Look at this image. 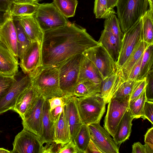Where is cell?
Returning <instances> with one entry per match:
<instances>
[{
  "mask_svg": "<svg viewBox=\"0 0 153 153\" xmlns=\"http://www.w3.org/2000/svg\"><path fill=\"white\" fill-rule=\"evenodd\" d=\"M145 88L137 98L129 102V108L134 118L138 119L142 117L144 106L146 100Z\"/></svg>",
  "mask_w": 153,
  "mask_h": 153,
  "instance_id": "obj_33",
  "label": "cell"
},
{
  "mask_svg": "<svg viewBox=\"0 0 153 153\" xmlns=\"http://www.w3.org/2000/svg\"><path fill=\"white\" fill-rule=\"evenodd\" d=\"M143 55V54L132 67L126 80L137 79L140 72Z\"/></svg>",
  "mask_w": 153,
  "mask_h": 153,
  "instance_id": "obj_42",
  "label": "cell"
},
{
  "mask_svg": "<svg viewBox=\"0 0 153 153\" xmlns=\"http://www.w3.org/2000/svg\"><path fill=\"white\" fill-rule=\"evenodd\" d=\"M149 45L143 39L140 40L135 46L125 62L119 68L126 81L132 67L143 55Z\"/></svg>",
  "mask_w": 153,
  "mask_h": 153,
  "instance_id": "obj_24",
  "label": "cell"
},
{
  "mask_svg": "<svg viewBox=\"0 0 153 153\" xmlns=\"http://www.w3.org/2000/svg\"><path fill=\"white\" fill-rule=\"evenodd\" d=\"M62 96L65 102L64 112L69 126L71 140H74L83 124L78 111L76 97L71 94Z\"/></svg>",
  "mask_w": 153,
  "mask_h": 153,
  "instance_id": "obj_16",
  "label": "cell"
},
{
  "mask_svg": "<svg viewBox=\"0 0 153 153\" xmlns=\"http://www.w3.org/2000/svg\"><path fill=\"white\" fill-rule=\"evenodd\" d=\"M11 153H43V143L39 137L25 128L15 137Z\"/></svg>",
  "mask_w": 153,
  "mask_h": 153,
  "instance_id": "obj_11",
  "label": "cell"
},
{
  "mask_svg": "<svg viewBox=\"0 0 153 153\" xmlns=\"http://www.w3.org/2000/svg\"><path fill=\"white\" fill-rule=\"evenodd\" d=\"M135 81L129 80L125 81L112 97L124 98L130 96Z\"/></svg>",
  "mask_w": 153,
  "mask_h": 153,
  "instance_id": "obj_38",
  "label": "cell"
},
{
  "mask_svg": "<svg viewBox=\"0 0 153 153\" xmlns=\"http://www.w3.org/2000/svg\"><path fill=\"white\" fill-rule=\"evenodd\" d=\"M53 3L66 18L75 15L78 3L77 0H53Z\"/></svg>",
  "mask_w": 153,
  "mask_h": 153,
  "instance_id": "obj_32",
  "label": "cell"
},
{
  "mask_svg": "<svg viewBox=\"0 0 153 153\" xmlns=\"http://www.w3.org/2000/svg\"><path fill=\"white\" fill-rule=\"evenodd\" d=\"M64 106H58L50 111L51 118L53 123L54 126L57 122L61 114L63 111Z\"/></svg>",
  "mask_w": 153,
  "mask_h": 153,
  "instance_id": "obj_45",
  "label": "cell"
},
{
  "mask_svg": "<svg viewBox=\"0 0 153 153\" xmlns=\"http://www.w3.org/2000/svg\"><path fill=\"white\" fill-rule=\"evenodd\" d=\"M126 80L120 69L109 77L103 79L102 82L100 94L106 104L115 94L121 85Z\"/></svg>",
  "mask_w": 153,
  "mask_h": 153,
  "instance_id": "obj_20",
  "label": "cell"
},
{
  "mask_svg": "<svg viewBox=\"0 0 153 153\" xmlns=\"http://www.w3.org/2000/svg\"><path fill=\"white\" fill-rule=\"evenodd\" d=\"M32 85L45 99L62 96L58 70L55 66H41L27 74Z\"/></svg>",
  "mask_w": 153,
  "mask_h": 153,
  "instance_id": "obj_2",
  "label": "cell"
},
{
  "mask_svg": "<svg viewBox=\"0 0 153 153\" xmlns=\"http://www.w3.org/2000/svg\"><path fill=\"white\" fill-rule=\"evenodd\" d=\"M32 85L27 74L16 81L6 93L0 99V114L12 110L19 95Z\"/></svg>",
  "mask_w": 153,
  "mask_h": 153,
  "instance_id": "obj_13",
  "label": "cell"
},
{
  "mask_svg": "<svg viewBox=\"0 0 153 153\" xmlns=\"http://www.w3.org/2000/svg\"><path fill=\"white\" fill-rule=\"evenodd\" d=\"M15 76H7L0 74V99L6 93L16 81Z\"/></svg>",
  "mask_w": 153,
  "mask_h": 153,
  "instance_id": "obj_37",
  "label": "cell"
},
{
  "mask_svg": "<svg viewBox=\"0 0 153 153\" xmlns=\"http://www.w3.org/2000/svg\"><path fill=\"white\" fill-rule=\"evenodd\" d=\"M147 84L146 77L136 80L130 95L129 102L134 100L140 94Z\"/></svg>",
  "mask_w": 153,
  "mask_h": 153,
  "instance_id": "obj_39",
  "label": "cell"
},
{
  "mask_svg": "<svg viewBox=\"0 0 153 153\" xmlns=\"http://www.w3.org/2000/svg\"><path fill=\"white\" fill-rule=\"evenodd\" d=\"M90 138L102 153H119L118 145L100 122L89 124Z\"/></svg>",
  "mask_w": 153,
  "mask_h": 153,
  "instance_id": "obj_12",
  "label": "cell"
},
{
  "mask_svg": "<svg viewBox=\"0 0 153 153\" xmlns=\"http://www.w3.org/2000/svg\"><path fill=\"white\" fill-rule=\"evenodd\" d=\"M94 12L97 19H106L112 14L116 13L114 9L108 8L107 0H95Z\"/></svg>",
  "mask_w": 153,
  "mask_h": 153,
  "instance_id": "obj_36",
  "label": "cell"
},
{
  "mask_svg": "<svg viewBox=\"0 0 153 153\" xmlns=\"http://www.w3.org/2000/svg\"><path fill=\"white\" fill-rule=\"evenodd\" d=\"M118 0H107L108 8L111 10H114V8L116 6Z\"/></svg>",
  "mask_w": 153,
  "mask_h": 153,
  "instance_id": "obj_50",
  "label": "cell"
},
{
  "mask_svg": "<svg viewBox=\"0 0 153 153\" xmlns=\"http://www.w3.org/2000/svg\"><path fill=\"white\" fill-rule=\"evenodd\" d=\"M101 44L74 23L44 32L41 45L42 66H54L75 55Z\"/></svg>",
  "mask_w": 153,
  "mask_h": 153,
  "instance_id": "obj_1",
  "label": "cell"
},
{
  "mask_svg": "<svg viewBox=\"0 0 153 153\" xmlns=\"http://www.w3.org/2000/svg\"><path fill=\"white\" fill-rule=\"evenodd\" d=\"M18 21L30 42H39L41 43L44 31L33 15H27L13 17Z\"/></svg>",
  "mask_w": 153,
  "mask_h": 153,
  "instance_id": "obj_17",
  "label": "cell"
},
{
  "mask_svg": "<svg viewBox=\"0 0 153 153\" xmlns=\"http://www.w3.org/2000/svg\"><path fill=\"white\" fill-rule=\"evenodd\" d=\"M153 10L149 9L142 17L143 40L148 44H153Z\"/></svg>",
  "mask_w": 153,
  "mask_h": 153,
  "instance_id": "obj_29",
  "label": "cell"
},
{
  "mask_svg": "<svg viewBox=\"0 0 153 153\" xmlns=\"http://www.w3.org/2000/svg\"><path fill=\"white\" fill-rule=\"evenodd\" d=\"M0 153H11V152L3 148H0Z\"/></svg>",
  "mask_w": 153,
  "mask_h": 153,
  "instance_id": "obj_53",
  "label": "cell"
},
{
  "mask_svg": "<svg viewBox=\"0 0 153 153\" xmlns=\"http://www.w3.org/2000/svg\"><path fill=\"white\" fill-rule=\"evenodd\" d=\"M33 15L44 32L67 25L70 22L53 2L39 4Z\"/></svg>",
  "mask_w": 153,
  "mask_h": 153,
  "instance_id": "obj_6",
  "label": "cell"
},
{
  "mask_svg": "<svg viewBox=\"0 0 153 153\" xmlns=\"http://www.w3.org/2000/svg\"><path fill=\"white\" fill-rule=\"evenodd\" d=\"M39 94L32 85L19 95L12 110L18 113L23 119L27 112Z\"/></svg>",
  "mask_w": 153,
  "mask_h": 153,
  "instance_id": "obj_21",
  "label": "cell"
},
{
  "mask_svg": "<svg viewBox=\"0 0 153 153\" xmlns=\"http://www.w3.org/2000/svg\"><path fill=\"white\" fill-rule=\"evenodd\" d=\"M90 136L88 125L82 124L79 128L74 140L79 153H86Z\"/></svg>",
  "mask_w": 153,
  "mask_h": 153,
  "instance_id": "obj_31",
  "label": "cell"
},
{
  "mask_svg": "<svg viewBox=\"0 0 153 153\" xmlns=\"http://www.w3.org/2000/svg\"><path fill=\"white\" fill-rule=\"evenodd\" d=\"M45 99L39 94L22 120L23 128L38 136L43 144L42 113Z\"/></svg>",
  "mask_w": 153,
  "mask_h": 153,
  "instance_id": "obj_10",
  "label": "cell"
},
{
  "mask_svg": "<svg viewBox=\"0 0 153 153\" xmlns=\"http://www.w3.org/2000/svg\"><path fill=\"white\" fill-rule=\"evenodd\" d=\"M13 3V0H0V11L10 12Z\"/></svg>",
  "mask_w": 153,
  "mask_h": 153,
  "instance_id": "obj_46",
  "label": "cell"
},
{
  "mask_svg": "<svg viewBox=\"0 0 153 153\" xmlns=\"http://www.w3.org/2000/svg\"><path fill=\"white\" fill-rule=\"evenodd\" d=\"M8 13L0 11V24L4 20Z\"/></svg>",
  "mask_w": 153,
  "mask_h": 153,
  "instance_id": "obj_52",
  "label": "cell"
},
{
  "mask_svg": "<svg viewBox=\"0 0 153 153\" xmlns=\"http://www.w3.org/2000/svg\"><path fill=\"white\" fill-rule=\"evenodd\" d=\"M153 44L149 45L145 51L143 56L140 72L137 79L146 77L153 69Z\"/></svg>",
  "mask_w": 153,
  "mask_h": 153,
  "instance_id": "obj_30",
  "label": "cell"
},
{
  "mask_svg": "<svg viewBox=\"0 0 153 153\" xmlns=\"http://www.w3.org/2000/svg\"><path fill=\"white\" fill-rule=\"evenodd\" d=\"M101 86L88 81L78 83L75 87L72 95L77 97H88L100 93Z\"/></svg>",
  "mask_w": 153,
  "mask_h": 153,
  "instance_id": "obj_27",
  "label": "cell"
},
{
  "mask_svg": "<svg viewBox=\"0 0 153 153\" xmlns=\"http://www.w3.org/2000/svg\"><path fill=\"white\" fill-rule=\"evenodd\" d=\"M147 84L145 88V94L147 101L153 102V69L146 76Z\"/></svg>",
  "mask_w": 153,
  "mask_h": 153,
  "instance_id": "obj_40",
  "label": "cell"
},
{
  "mask_svg": "<svg viewBox=\"0 0 153 153\" xmlns=\"http://www.w3.org/2000/svg\"><path fill=\"white\" fill-rule=\"evenodd\" d=\"M142 17L123 33L120 49L117 62V69L122 66L133 49L141 39H143Z\"/></svg>",
  "mask_w": 153,
  "mask_h": 153,
  "instance_id": "obj_9",
  "label": "cell"
},
{
  "mask_svg": "<svg viewBox=\"0 0 153 153\" xmlns=\"http://www.w3.org/2000/svg\"><path fill=\"white\" fill-rule=\"evenodd\" d=\"M134 119V117L128 107L112 137L113 139L118 145H120L129 139L131 131L132 122Z\"/></svg>",
  "mask_w": 153,
  "mask_h": 153,
  "instance_id": "obj_22",
  "label": "cell"
},
{
  "mask_svg": "<svg viewBox=\"0 0 153 153\" xmlns=\"http://www.w3.org/2000/svg\"><path fill=\"white\" fill-rule=\"evenodd\" d=\"M104 27V30L111 33L121 41L123 33L122 31L118 19L115 14H112L105 19Z\"/></svg>",
  "mask_w": 153,
  "mask_h": 153,
  "instance_id": "obj_34",
  "label": "cell"
},
{
  "mask_svg": "<svg viewBox=\"0 0 153 153\" xmlns=\"http://www.w3.org/2000/svg\"><path fill=\"white\" fill-rule=\"evenodd\" d=\"M142 118L144 120L147 119L153 124V102L147 100L145 102Z\"/></svg>",
  "mask_w": 153,
  "mask_h": 153,
  "instance_id": "obj_41",
  "label": "cell"
},
{
  "mask_svg": "<svg viewBox=\"0 0 153 153\" xmlns=\"http://www.w3.org/2000/svg\"><path fill=\"white\" fill-rule=\"evenodd\" d=\"M42 0H38V1H41Z\"/></svg>",
  "mask_w": 153,
  "mask_h": 153,
  "instance_id": "obj_54",
  "label": "cell"
},
{
  "mask_svg": "<svg viewBox=\"0 0 153 153\" xmlns=\"http://www.w3.org/2000/svg\"><path fill=\"white\" fill-rule=\"evenodd\" d=\"M145 144L153 148V127L149 128L144 135Z\"/></svg>",
  "mask_w": 153,
  "mask_h": 153,
  "instance_id": "obj_47",
  "label": "cell"
},
{
  "mask_svg": "<svg viewBox=\"0 0 153 153\" xmlns=\"http://www.w3.org/2000/svg\"><path fill=\"white\" fill-rule=\"evenodd\" d=\"M82 54L95 65L103 80L117 69L116 62L101 44L85 50Z\"/></svg>",
  "mask_w": 153,
  "mask_h": 153,
  "instance_id": "obj_8",
  "label": "cell"
},
{
  "mask_svg": "<svg viewBox=\"0 0 153 153\" xmlns=\"http://www.w3.org/2000/svg\"><path fill=\"white\" fill-rule=\"evenodd\" d=\"M132 153H146L145 144L143 145L139 142L134 143L132 146Z\"/></svg>",
  "mask_w": 153,
  "mask_h": 153,
  "instance_id": "obj_48",
  "label": "cell"
},
{
  "mask_svg": "<svg viewBox=\"0 0 153 153\" xmlns=\"http://www.w3.org/2000/svg\"><path fill=\"white\" fill-rule=\"evenodd\" d=\"M13 3H38V0H13Z\"/></svg>",
  "mask_w": 153,
  "mask_h": 153,
  "instance_id": "obj_51",
  "label": "cell"
},
{
  "mask_svg": "<svg viewBox=\"0 0 153 153\" xmlns=\"http://www.w3.org/2000/svg\"><path fill=\"white\" fill-rule=\"evenodd\" d=\"M13 20L17 31L18 56L19 59L31 42L28 39L19 22L17 20Z\"/></svg>",
  "mask_w": 153,
  "mask_h": 153,
  "instance_id": "obj_35",
  "label": "cell"
},
{
  "mask_svg": "<svg viewBox=\"0 0 153 153\" xmlns=\"http://www.w3.org/2000/svg\"><path fill=\"white\" fill-rule=\"evenodd\" d=\"M48 100L49 104L50 111L58 106L65 105L62 96L54 97Z\"/></svg>",
  "mask_w": 153,
  "mask_h": 153,
  "instance_id": "obj_44",
  "label": "cell"
},
{
  "mask_svg": "<svg viewBox=\"0 0 153 153\" xmlns=\"http://www.w3.org/2000/svg\"><path fill=\"white\" fill-rule=\"evenodd\" d=\"M130 96L124 98L113 97L108 102L104 121V128L113 137L125 112L129 107Z\"/></svg>",
  "mask_w": 153,
  "mask_h": 153,
  "instance_id": "obj_7",
  "label": "cell"
},
{
  "mask_svg": "<svg viewBox=\"0 0 153 153\" xmlns=\"http://www.w3.org/2000/svg\"><path fill=\"white\" fill-rule=\"evenodd\" d=\"M0 42L16 57L18 58L16 28L10 12L0 24Z\"/></svg>",
  "mask_w": 153,
  "mask_h": 153,
  "instance_id": "obj_14",
  "label": "cell"
},
{
  "mask_svg": "<svg viewBox=\"0 0 153 153\" xmlns=\"http://www.w3.org/2000/svg\"><path fill=\"white\" fill-rule=\"evenodd\" d=\"M78 153V149L74 140H71L69 142L62 144L58 153Z\"/></svg>",
  "mask_w": 153,
  "mask_h": 153,
  "instance_id": "obj_43",
  "label": "cell"
},
{
  "mask_svg": "<svg viewBox=\"0 0 153 153\" xmlns=\"http://www.w3.org/2000/svg\"><path fill=\"white\" fill-rule=\"evenodd\" d=\"M39 4L38 3H13L10 11V15L13 17L27 15H34L37 10Z\"/></svg>",
  "mask_w": 153,
  "mask_h": 153,
  "instance_id": "obj_28",
  "label": "cell"
},
{
  "mask_svg": "<svg viewBox=\"0 0 153 153\" xmlns=\"http://www.w3.org/2000/svg\"><path fill=\"white\" fill-rule=\"evenodd\" d=\"M102 153L94 143L90 139L87 147L86 153Z\"/></svg>",
  "mask_w": 153,
  "mask_h": 153,
  "instance_id": "obj_49",
  "label": "cell"
},
{
  "mask_svg": "<svg viewBox=\"0 0 153 153\" xmlns=\"http://www.w3.org/2000/svg\"><path fill=\"white\" fill-rule=\"evenodd\" d=\"M117 63L121 46V41L111 33L103 30L98 41Z\"/></svg>",
  "mask_w": 153,
  "mask_h": 153,
  "instance_id": "obj_23",
  "label": "cell"
},
{
  "mask_svg": "<svg viewBox=\"0 0 153 153\" xmlns=\"http://www.w3.org/2000/svg\"><path fill=\"white\" fill-rule=\"evenodd\" d=\"M71 140L69 126L64 110L54 125L53 142L64 144Z\"/></svg>",
  "mask_w": 153,
  "mask_h": 153,
  "instance_id": "obj_25",
  "label": "cell"
},
{
  "mask_svg": "<svg viewBox=\"0 0 153 153\" xmlns=\"http://www.w3.org/2000/svg\"><path fill=\"white\" fill-rule=\"evenodd\" d=\"M149 6L148 0H118L117 14L123 33L143 16Z\"/></svg>",
  "mask_w": 153,
  "mask_h": 153,
  "instance_id": "obj_3",
  "label": "cell"
},
{
  "mask_svg": "<svg viewBox=\"0 0 153 153\" xmlns=\"http://www.w3.org/2000/svg\"><path fill=\"white\" fill-rule=\"evenodd\" d=\"M76 99L79 113L82 124L88 125L100 122L105 111L106 104L100 93L86 97H76Z\"/></svg>",
  "mask_w": 153,
  "mask_h": 153,
  "instance_id": "obj_4",
  "label": "cell"
},
{
  "mask_svg": "<svg viewBox=\"0 0 153 153\" xmlns=\"http://www.w3.org/2000/svg\"><path fill=\"white\" fill-rule=\"evenodd\" d=\"M82 54L73 56L56 65L59 86L63 95L72 94L78 83Z\"/></svg>",
  "mask_w": 153,
  "mask_h": 153,
  "instance_id": "obj_5",
  "label": "cell"
},
{
  "mask_svg": "<svg viewBox=\"0 0 153 153\" xmlns=\"http://www.w3.org/2000/svg\"><path fill=\"white\" fill-rule=\"evenodd\" d=\"M41 43L31 42L19 58V65L25 74L42 66Z\"/></svg>",
  "mask_w": 153,
  "mask_h": 153,
  "instance_id": "obj_15",
  "label": "cell"
},
{
  "mask_svg": "<svg viewBox=\"0 0 153 153\" xmlns=\"http://www.w3.org/2000/svg\"><path fill=\"white\" fill-rule=\"evenodd\" d=\"M43 135L44 143L49 144L53 142L54 126L50 115L48 100L45 99L42 113Z\"/></svg>",
  "mask_w": 153,
  "mask_h": 153,
  "instance_id": "obj_26",
  "label": "cell"
},
{
  "mask_svg": "<svg viewBox=\"0 0 153 153\" xmlns=\"http://www.w3.org/2000/svg\"><path fill=\"white\" fill-rule=\"evenodd\" d=\"M19 65L18 58L0 42V74L15 76L18 71Z\"/></svg>",
  "mask_w": 153,
  "mask_h": 153,
  "instance_id": "obj_19",
  "label": "cell"
},
{
  "mask_svg": "<svg viewBox=\"0 0 153 153\" xmlns=\"http://www.w3.org/2000/svg\"><path fill=\"white\" fill-rule=\"evenodd\" d=\"M103 80L100 73L95 65L82 54L78 83L88 81L101 86Z\"/></svg>",
  "mask_w": 153,
  "mask_h": 153,
  "instance_id": "obj_18",
  "label": "cell"
}]
</instances>
